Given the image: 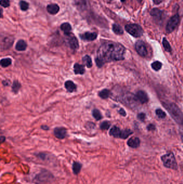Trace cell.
I'll return each instance as SVG.
<instances>
[{"mask_svg": "<svg viewBox=\"0 0 183 184\" xmlns=\"http://www.w3.org/2000/svg\"><path fill=\"white\" fill-rule=\"evenodd\" d=\"M126 49L120 43L106 41L99 48L95 59L98 67H102L106 62L124 60Z\"/></svg>", "mask_w": 183, "mask_h": 184, "instance_id": "obj_1", "label": "cell"}, {"mask_svg": "<svg viewBox=\"0 0 183 184\" xmlns=\"http://www.w3.org/2000/svg\"><path fill=\"white\" fill-rule=\"evenodd\" d=\"M163 106L170 113L172 118L179 124H183V114L176 104L172 102H163Z\"/></svg>", "mask_w": 183, "mask_h": 184, "instance_id": "obj_2", "label": "cell"}, {"mask_svg": "<svg viewBox=\"0 0 183 184\" xmlns=\"http://www.w3.org/2000/svg\"><path fill=\"white\" fill-rule=\"evenodd\" d=\"M161 159L166 168L173 170H177L178 168L176 160L172 152H169L163 155L161 157Z\"/></svg>", "mask_w": 183, "mask_h": 184, "instance_id": "obj_3", "label": "cell"}, {"mask_svg": "<svg viewBox=\"0 0 183 184\" xmlns=\"http://www.w3.org/2000/svg\"><path fill=\"white\" fill-rule=\"evenodd\" d=\"M111 136H113L116 138H120L123 139H126L133 133V132L130 129H125L121 130L119 128L116 126L112 127L110 129V133Z\"/></svg>", "mask_w": 183, "mask_h": 184, "instance_id": "obj_4", "label": "cell"}, {"mask_svg": "<svg viewBox=\"0 0 183 184\" xmlns=\"http://www.w3.org/2000/svg\"><path fill=\"white\" fill-rule=\"evenodd\" d=\"M125 29L129 34L133 37L139 38L143 34V30L142 27L137 24H128L125 27Z\"/></svg>", "mask_w": 183, "mask_h": 184, "instance_id": "obj_5", "label": "cell"}, {"mask_svg": "<svg viewBox=\"0 0 183 184\" xmlns=\"http://www.w3.org/2000/svg\"><path fill=\"white\" fill-rule=\"evenodd\" d=\"M180 16L178 14H176L169 19L166 26V32L167 34H170L173 32L178 27L180 23Z\"/></svg>", "mask_w": 183, "mask_h": 184, "instance_id": "obj_6", "label": "cell"}, {"mask_svg": "<svg viewBox=\"0 0 183 184\" xmlns=\"http://www.w3.org/2000/svg\"><path fill=\"white\" fill-rule=\"evenodd\" d=\"M53 177V175L48 171H42L34 178V182L38 184H46L51 182Z\"/></svg>", "mask_w": 183, "mask_h": 184, "instance_id": "obj_7", "label": "cell"}, {"mask_svg": "<svg viewBox=\"0 0 183 184\" xmlns=\"http://www.w3.org/2000/svg\"><path fill=\"white\" fill-rule=\"evenodd\" d=\"M135 48L137 53L142 57H145L148 55L146 45L142 41H138L136 42Z\"/></svg>", "mask_w": 183, "mask_h": 184, "instance_id": "obj_8", "label": "cell"}, {"mask_svg": "<svg viewBox=\"0 0 183 184\" xmlns=\"http://www.w3.org/2000/svg\"><path fill=\"white\" fill-rule=\"evenodd\" d=\"M150 15L154 18L157 22H161L164 19V12L158 8H154L150 12Z\"/></svg>", "mask_w": 183, "mask_h": 184, "instance_id": "obj_9", "label": "cell"}, {"mask_svg": "<svg viewBox=\"0 0 183 184\" xmlns=\"http://www.w3.org/2000/svg\"><path fill=\"white\" fill-rule=\"evenodd\" d=\"M67 36L68 37V43L69 47L73 50H78L79 48V43H78V39L76 38V37L74 36V35H69Z\"/></svg>", "mask_w": 183, "mask_h": 184, "instance_id": "obj_10", "label": "cell"}, {"mask_svg": "<svg viewBox=\"0 0 183 184\" xmlns=\"http://www.w3.org/2000/svg\"><path fill=\"white\" fill-rule=\"evenodd\" d=\"M81 38L85 41H94L96 39L97 34L96 32H86L80 35Z\"/></svg>", "mask_w": 183, "mask_h": 184, "instance_id": "obj_11", "label": "cell"}, {"mask_svg": "<svg viewBox=\"0 0 183 184\" xmlns=\"http://www.w3.org/2000/svg\"><path fill=\"white\" fill-rule=\"evenodd\" d=\"M135 97L137 101L141 104H146L149 100L146 93L143 90L138 91L136 94Z\"/></svg>", "mask_w": 183, "mask_h": 184, "instance_id": "obj_12", "label": "cell"}, {"mask_svg": "<svg viewBox=\"0 0 183 184\" xmlns=\"http://www.w3.org/2000/svg\"><path fill=\"white\" fill-rule=\"evenodd\" d=\"M54 134L57 138L62 140L67 136V130L64 127H57L54 130Z\"/></svg>", "mask_w": 183, "mask_h": 184, "instance_id": "obj_13", "label": "cell"}, {"mask_svg": "<svg viewBox=\"0 0 183 184\" xmlns=\"http://www.w3.org/2000/svg\"><path fill=\"white\" fill-rule=\"evenodd\" d=\"M14 43V39L10 37H5L1 41V51L3 50H7L12 46V44Z\"/></svg>", "mask_w": 183, "mask_h": 184, "instance_id": "obj_14", "label": "cell"}, {"mask_svg": "<svg viewBox=\"0 0 183 184\" xmlns=\"http://www.w3.org/2000/svg\"><path fill=\"white\" fill-rule=\"evenodd\" d=\"M74 2L78 9L84 11L87 6V0H74Z\"/></svg>", "mask_w": 183, "mask_h": 184, "instance_id": "obj_15", "label": "cell"}, {"mask_svg": "<svg viewBox=\"0 0 183 184\" xmlns=\"http://www.w3.org/2000/svg\"><path fill=\"white\" fill-rule=\"evenodd\" d=\"M140 144V140L139 138L134 137L130 138L127 142V145L132 148H136L139 147Z\"/></svg>", "mask_w": 183, "mask_h": 184, "instance_id": "obj_16", "label": "cell"}, {"mask_svg": "<svg viewBox=\"0 0 183 184\" xmlns=\"http://www.w3.org/2000/svg\"><path fill=\"white\" fill-rule=\"evenodd\" d=\"M64 86H65L66 89L67 90V91L69 93H73V92H75L77 88V87L75 84V83L71 80H68L66 81V83H64Z\"/></svg>", "mask_w": 183, "mask_h": 184, "instance_id": "obj_17", "label": "cell"}, {"mask_svg": "<svg viewBox=\"0 0 183 184\" xmlns=\"http://www.w3.org/2000/svg\"><path fill=\"white\" fill-rule=\"evenodd\" d=\"M60 7L57 4H50L47 6V10L48 13L52 15H55L59 12Z\"/></svg>", "mask_w": 183, "mask_h": 184, "instance_id": "obj_18", "label": "cell"}, {"mask_svg": "<svg viewBox=\"0 0 183 184\" xmlns=\"http://www.w3.org/2000/svg\"><path fill=\"white\" fill-rule=\"evenodd\" d=\"M74 72L75 74L82 75L85 72V67L82 65L76 63L74 65Z\"/></svg>", "mask_w": 183, "mask_h": 184, "instance_id": "obj_19", "label": "cell"}, {"mask_svg": "<svg viewBox=\"0 0 183 184\" xmlns=\"http://www.w3.org/2000/svg\"><path fill=\"white\" fill-rule=\"evenodd\" d=\"M27 48V44L24 40L21 39L17 41L15 48L16 50L19 51H25Z\"/></svg>", "mask_w": 183, "mask_h": 184, "instance_id": "obj_20", "label": "cell"}, {"mask_svg": "<svg viewBox=\"0 0 183 184\" xmlns=\"http://www.w3.org/2000/svg\"><path fill=\"white\" fill-rule=\"evenodd\" d=\"M61 29L64 34L67 36L71 35V24L68 23H64L62 24L60 27Z\"/></svg>", "mask_w": 183, "mask_h": 184, "instance_id": "obj_21", "label": "cell"}, {"mask_svg": "<svg viewBox=\"0 0 183 184\" xmlns=\"http://www.w3.org/2000/svg\"><path fill=\"white\" fill-rule=\"evenodd\" d=\"M112 30L115 32L116 35H121L124 34V30L121 27L117 24H113L112 26Z\"/></svg>", "mask_w": 183, "mask_h": 184, "instance_id": "obj_22", "label": "cell"}, {"mask_svg": "<svg viewBox=\"0 0 183 184\" xmlns=\"http://www.w3.org/2000/svg\"><path fill=\"white\" fill-rule=\"evenodd\" d=\"M83 62L88 68H91L92 66V58L89 55H86L84 56L82 58Z\"/></svg>", "mask_w": 183, "mask_h": 184, "instance_id": "obj_23", "label": "cell"}, {"mask_svg": "<svg viewBox=\"0 0 183 184\" xmlns=\"http://www.w3.org/2000/svg\"><path fill=\"white\" fill-rule=\"evenodd\" d=\"M111 95V92L108 89H104L99 92V97L103 99H108Z\"/></svg>", "mask_w": 183, "mask_h": 184, "instance_id": "obj_24", "label": "cell"}, {"mask_svg": "<svg viewBox=\"0 0 183 184\" xmlns=\"http://www.w3.org/2000/svg\"><path fill=\"white\" fill-rule=\"evenodd\" d=\"M21 87V83H19L18 81H14L12 86V92H14L15 94H17Z\"/></svg>", "mask_w": 183, "mask_h": 184, "instance_id": "obj_25", "label": "cell"}, {"mask_svg": "<svg viewBox=\"0 0 183 184\" xmlns=\"http://www.w3.org/2000/svg\"><path fill=\"white\" fill-rule=\"evenodd\" d=\"M82 165L78 162H74L73 164V171L75 175H78L80 172Z\"/></svg>", "mask_w": 183, "mask_h": 184, "instance_id": "obj_26", "label": "cell"}, {"mask_svg": "<svg viewBox=\"0 0 183 184\" xmlns=\"http://www.w3.org/2000/svg\"><path fill=\"white\" fill-rule=\"evenodd\" d=\"M12 60L10 58H4L1 60V65L2 67H7L12 64Z\"/></svg>", "mask_w": 183, "mask_h": 184, "instance_id": "obj_27", "label": "cell"}, {"mask_svg": "<svg viewBox=\"0 0 183 184\" xmlns=\"http://www.w3.org/2000/svg\"><path fill=\"white\" fill-rule=\"evenodd\" d=\"M163 46L164 48V50L167 52H171L172 51V48L170 45L169 41H167V39L166 38H163L162 41Z\"/></svg>", "mask_w": 183, "mask_h": 184, "instance_id": "obj_28", "label": "cell"}, {"mask_svg": "<svg viewBox=\"0 0 183 184\" xmlns=\"http://www.w3.org/2000/svg\"><path fill=\"white\" fill-rule=\"evenodd\" d=\"M92 116L97 121H99V120H101V119H102L103 118V116L101 114V113L100 112V111L97 109H95L92 111Z\"/></svg>", "mask_w": 183, "mask_h": 184, "instance_id": "obj_29", "label": "cell"}, {"mask_svg": "<svg viewBox=\"0 0 183 184\" xmlns=\"http://www.w3.org/2000/svg\"><path fill=\"white\" fill-rule=\"evenodd\" d=\"M162 66V64L158 61H156L151 64V67L153 69H154L156 71H158L161 69Z\"/></svg>", "mask_w": 183, "mask_h": 184, "instance_id": "obj_30", "label": "cell"}, {"mask_svg": "<svg viewBox=\"0 0 183 184\" xmlns=\"http://www.w3.org/2000/svg\"><path fill=\"white\" fill-rule=\"evenodd\" d=\"M110 126H111V123L110 122H109L108 121H105L101 123L100 125V128L103 130H105L109 129Z\"/></svg>", "mask_w": 183, "mask_h": 184, "instance_id": "obj_31", "label": "cell"}, {"mask_svg": "<svg viewBox=\"0 0 183 184\" xmlns=\"http://www.w3.org/2000/svg\"><path fill=\"white\" fill-rule=\"evenodd\" d=\"M19 5L21 8V10L23 11H26L29 9V5L28 2L24 1H21L19 2Z\"/></svg>", "mask_w": 183, "mask_h": 184, "instance_id": "obj_32", "label": "cell"}, {"mask_svg": "<svg viewBox=\"0 0 183 184\" xmlns=\"http://www.w3.org/2000/svg\"><path fill=\"white\" fill-rule=\"evenodd\" d=\"M156 115H157L158 118H160V119H164L166 116L165 113L160 109H158L156 111Z\"/></svg>", "mask_w": 183, "mask_h": 184, "instance_id": "obj_33", "label": "cell"}, {"mask_svg": "<svg viewBox=\"0 0 183 184\" xmlns=\"http://www.w3.org/2000/svg\"><path fill=\"white\" fill-rule=\"evenodd\" d=\"M0 4L2 7L4 8L9 7L10 6V1L9 0H1Z\"/></svg>", "mask_w": 183, "mask_h": 184, "instance_id": "obj_34", "label": "cell"}, {"mask_svg": "<svg viewBox=\"0 0 183 184\" xmlns=\"http://www.w3.org/2000/svg\"><path fill=\"white\" fill-rule=\"evenodd\" d=\"M146 118V114L143 113H140L137 115V118L141 121H144Z\"/></svg>", "mask_w": 183, "mask_h": 184, "instance_id": "obj_35", "label": "cell"}, {"mask_svg": "<svg viewBox=\"0 0 183 184\" xmlns=\"http://www.w3.org/2000/svg\"><path fill=\"white\" fill-rule=\"evenodd\" d=\"M95 126H96V125L94 124V123H92V122H89L86 125V128H87V129H94Z\"/></svg>", "mask_w": 183, "mask_h": 184, "instance_id": "obj_36", "label": "cell"}, {"mask_svg": "<svg viewBox=\"0 0 183 184\" xmlns=\"http://www.w3.org/2000/svg\"><path fill=\"white\" fill-rule=\"evenodd\" d=\"M147 129L149 130V131H153L155 129V126L153 124H149L148 126L147 127Z\"/></svg>", "mask_w": 183, "mask_h": 184, "instance_id": "obj_37", "label": "cell"}, {"mask_svg": "<svg viewBox=\"0 0 183 184\" xmlns=\"http://www.w3.org/2000/svg\"><path fill=\"white\" fill-rule=\"evenodd\" d=\"M10 81L9 80H5L2 81L3 85L4 86H8L10 85Z\"/></svg>", "mask_w": 183, "mask_h": 184, "instance_id": "obj_38", "label": "cell"}, {"mask_svg": "<svg viewBox=\"0 0 183 184\" xmlns=\"http://www.w3.org/2000/svg\"><path fill=\"white\" fill-rule=\"evenodd\" d=\"M118 112H119V114H120V115L123 116H125L126 115V111H124V109H123V108H121V109L119 110Z\"/></svg>", "mask_w": 183, "mask_h": 184, "instance_id": "obj_39", "label": "cell"}, {"mask_svg": "<svg viewBox=\"0 0 183 184\" xmlns=\"http://www.w3.org/2000/svg\"><path fill=\"white\" fill-rule=\"evenodd\" d=\"M163 1H164V0H153L154 3L155 5H160V3L162 2Z\"/></svg>", "mask_w": 183, "mask_h": 184, "instance_id": "obj_40", "label": "cell"}, {"mask_svg": "<svg viewBox=\"0 0 183 184\" xmlns=\"http://www.w3.org/2000/svg\"><path fill=\"white\" fill-rule=\"evenodd\" d=\"M41 128L44 130H48V129H49V128L47 126H42L41 127Z\"/></svg>", "mask_w": 183, "mask_h": 184, "instance_id": "obj_41", "label": "cell"}, {"mask_svg": "<svg viewBox=\"0 0 183 184\" xmlns=\"http://www.w3.org/2000/svg\"><path fill=\"white\" fill-rule=\"evenodd\" d=\"M5 137H4V136H1V143H3L5 141Z\"/></svg>", "mask_w": 183, "mask_h": 184, "instance_id": "obj_42", "label": "cell"}, {"mask_svg": "<svg viewBox=\"0 0 183 184\" xmlns=\"http://www.w3.org/2000/svg\"><path fill=\"white\" fill-rule=\"evenodd\" d=\"M181 138H182V140H183V129H182V130H181Z\"/></svg>", "mask_w": 183, "mask_h": 184, "instance_id": "obj_43", "label": "cell"}, {"mask_svg": "<svg viewBox=\"0 0 183 184\" xmlns=\"http://www.w3.org/2000/svg\"><path fill=\"white\" fill-rule=\"evenodd\" d=\"M137 1L139 2V3L141 2V1H142V0H137Z\"/></svg>", "mask_w": 183, "mask_h": 184, "instance_id": "obj_44", "label": "cell"}, {"mask_svg": "<svg viewBox=\"0 0 183 184\" xmlns=\"http://www.w3.org/2000/svg\"><path fill=\"white\" fill-rule=\"evenodd\" d=\"M125 1H126V0H121V1L122 2H125Z\"/></svg>", "mask_w": 183, "mask_h": 184, "instance_id": "obj_45", "label": "cell"}, {"mask_svg": "<svg viewBox=\"0 0 183 184\" xmlns=\"http://www.w3.org/2000/svg\"><path fill=\"white\" fill-rule=\"evenodd\" d=\"M109 1H112L113 0H109Z\"/></svg>", "mask_w": 183, "mask_h": 184, "instance_id": "obj_46", "label": "cell"}]
</instances>
